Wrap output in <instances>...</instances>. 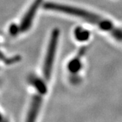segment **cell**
<instances>
[{
	"mask_svg": "<svg viewBox=\"0 0 122 122\" xmlns=\"http://www.w3.org/2000/svg\"><path fill=\"white\" fill-rule=\"evenodd\" d=\"M75 35L77 40L79 41H85L89 38V32L86 29H83L81 28H77L75 31Z\"/></svg>",
	"mask_w": 122,
	"mask_h": 122,
	"instance_id": "5b68a950",
	"label": "cell"
},
{
	"mask_svg": "<svg viewBox=\"0 0 122 122\" xmlns=\"http://www.w3.org/2000/svg\"><path fill=\"white\" fill-rule=\"evenodd\" d=\"M40 3H41V0H36L33 5V6L31 7L30 10H29V12L26 14L25 18H24V20L22 22V30H24V29L25 30L27 28L29 27Z\"/></svg>",
	"mask_w": 122,
	"mask_h": 122,
	"instance_id": "3957f363",
	"label": "cell"
},
{
	"mask_svg": "<svg viewBox=\"0 0 122 122\" xmlns=\"http://www.w3.org/2000/svg\"><path fill=\"white\" fill-rule=\"evenodd\" d=\"M85 52H86V48H82L80 50V52L77 54V55L70 61L68 65V68L71 72L76 73L79 71L81 68V58Z\"/></svg>",
	"mask_w": 122,
	"mask_h": 122,
	"instance_id": "277c9868",
	"label": "cell"
},
{
	"mask_svg": "<svg viewBox=\"0 0 122 122\" xmlns=\"http://www.w3.org/2000/svg\"><path fill=\"white\" fill-rule=\"evenodd\" d=\"M44 8L48 10H52L58 12L66 14L75 17H78L96 26L101 30L108 32L115 39L122 41V29L115 26L114 24L107 18L101 16L96 13L92 12L86 10H82L76 7L67 5L55 4L53 2H48L44 5Z\"/></svg>",
	"mask_w": 122,
	"mask_h": 122,
	"instance_id": "7a4b0ae2",
	"label": "cell"
},
{
	"mask_svg": "<svg viewBox=\"0 0 122 122\" xmlns=\"http://www.w3.org/2000/svg\"><path fill=\"white\" fill-rule=\"evenodd\" d=\"M59 35L60 33L58 29H55L53 30L50 36V39L49 41V44L47 48V52L44 59V65L42 69L43 77L35 79L33 81V85L35 87L37 93L33 100L31 107L30 109V111L32 113H39L43 97L47 93L48 83L52 72L53 65L54 63L55 56L56 53Z\"/></svg>",
	"mask_w": 122,
	"mask_h": 122,
	"instance_id": "6da1fadb",
	"label": "cell"
}]
</instances>
